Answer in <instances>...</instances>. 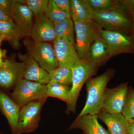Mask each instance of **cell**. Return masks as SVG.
<instances>
[{
    "label": "cell",
    "mask_w": 134,
    "mask_h": 134,
    "mask_svg": "<svg viewBox=\"0 0 134 134\" xmlns=\"http://www.w3.org/2000/svg\"><path fill=\"white\" fill-rule=\"evenodd\" d=\"M111 57L108 45L100 34L91 46L88 61L98 68L105 65Z\"/></svg>",
    "instance_id": "16"
},
{
    "label": "cell",
    "mask_w": 134,
    "mask_h": 134,
    "mask_svg": "<svg viewBox=\"0 0 134 134\" xmlns=\"http://www.w3.org/2000/svg\"><path fill=\"white\" fill-rule=\"evenodd\" d=\"M0 134H3L2 133H0Z\"/></svg>",
    "instance_id": "35"
},
{
    "label": "cell",
    "mask_w": 134,
    "mask_h": 134,
    "mask_svg": "<svg viewBox=\"0 0 134 134\" xmlns=\"http://www.w3.org/2000/svg\"><path fill=\"white\" fill-rule=\"evenodd\" d=\"M82 134H85L84 133H83Z\"/></svg>",
    "instance_id": "37"
},
{
    "label": "cell",
    "mask_w": 134,
    "mask_h": 134,
    "mask_svg": "<svg viewBox=\"0 0 134 134\" xmlns=\"http://www.w3.org/2000/svg\"><path fill=\"white\" fill-rule=\"evenodd\" d=\"M30 37L35 41L49 42L56 38L54 24L44 14L35 17Z\"/></svg>",
    "instance_id": "14"
},
{
    "label": "cell",
    "mask_w": 134,
    "mask_h": 134,
    "mask_svg": "<svg viewBox=\"0 0 134 134\" xmlns=\"http://www.w3.org/2000/svg\"><path fill=\"white\" fill-rule=\"evenodd\" d=\"M46 99L32 101L21 107L17 125L18 134L31 133L37 128Z\"/></svg>",
    "instance_id": "7"
},
{
    "label": "cell",
    "mask_w": 134,
    "mask_h": 134,
    "mask_svg": "<svg viewBox=\"0 0 134 134\" xmlns=\"http://www.w3.org/2000/svg\"><path fill=\"white\" fill-rule=\"evenodd\" d=\"M0 35L3 36L14 49L20 47V38L11 19L0 21Z\"/></svg>",
    "instance_id": "20"
},
{
    "label": "cell",
    "mask_w": 134,
    "mask_h": 134,
    "mask_svg": "<svg viewBox=\"0 0 134 134\" xmlns=\"http://www.w3.org/2000/svg\"><path fill=\"white\" fill-rule=\"evenodd\" d=\"M75 47L80 59L88 61L91 46L100 35L101 28L93 20L74 22Z\"/></svg>",
    "instance_id": "4"
},
{
    "label": "cell",
    "mask_w": 134,
    "mask_h": 134,
    "mask_svg": "<svg viewBox=\"0 0 134 134\" xmlns=\"http://www.w3.org/2000/svg\"><path fill=\"white\" fill-rule=\"evenodd\" d=\"M9 19H11V18L0 8V21Z\"/></svg>",
    "instance_id": "30"
},
{
    "label": "cell",
    "mask_w": 134,
    "mask_h": 134,
    "mask_svg": "<svg viewBox=\"0 0 134 134\" xmlns=\"http://www.w3.org/2000/svg\"><path fill=\"white\" fill-rule=\"evenodd\" d=\"M97 115H87L76 118L70 129L81 130L85 134H110L99 123Z\"/></svg>",
    "instance_id": "18"
},
{
    "label": "cell",
    "mask_w": 134,
    "mask_h": 134,
    "mask_svg": "<svg viewBox=\"0 0 134 134\" xmlns=\"http://www.w3.org/2000/svg\"><path fill=\"white\" fill-rule=\"evenodd\" d=\"M70 16L74 22L92 21L94 10L88 0H70Z\"/></svg>",
    "instance_id": "19"
},
{
    "label": "cell",
    "mask_w": 134,
    "mask_h": 134,
    "mask_svg": "<svg viewBox=\"0 0 134 134\" xmlns=\"http://www.w3.org/2000/svg\"><path fill=\"white\" fill-rule=\"evenodd\" d=\"M47 85L23 78L17 83L10 93L15 102L21 107L28 103L47 99Z\"/></svg>",
    "instance_id": "6"
},
{
    "label": "cell",
    "mask_w": 134,
    "mask_h": 134,
    "mask_svg": "<svg viewBox=\"0 0 134 134\" xmlns=\"http://www.w3.org/2000/svg\"><path fill=\"white\" fill-rule=\"evenodd\" d=\"M14 9L11 19L20 39L30 37L34 24L33 16L25 1L14 0Z\"/></svg>",
    "instance_id": "9"
},
{
    "label": "cell",
    "mask_w": 134,
    "mask_h": 134,
    "mask_svg": "<svg viewBox=\"0 0 134 134\" xmlns=\"http://www.w3.org/2000/svg\"><path fill=\"white\" fill-rule=\"evenodd\" d=\"M53 42L58 66L72 68L80 61L75 46L67 38H57Z\"/></svg>",
    "instance_id": "12"
},
{
    "label": "cell",
    "mask_w": 134,
    "mask_h": 134,
    "mask_svg": "<svg viewBox=\"0 0 134 134\" xmlns=\"http://www.w3.org/2000/svg\"><path fill=\"white\" fill-rule=\"evenodd\" d=\"M19 58L25 64L24 79L44 85H47L50 82L48 72L41 68L29 54H20Z\"/></svg>",
    "instance_id": "15"
},
{
    "label": "cell",
    "mask_w": 134,
    "mask_h": 134,
    "mask_svg": "<svg viewBox=\"0 0 134 134\" xmlns=\"http://www.w3.org/2000/svg\"><path fill=\"white\" fill-rule=\"evenodd\" d=\"M44 15L54 24L65 20L68 17L55 4L53 0H49L48 7Z\"/></svg>",
    "instance_id": "24"
},
{
    "label": "cell",
    "mask_w": 134,
    "mask_h": 134,
    "mask_svg": "<svg viewBox=\"0 0 134 134\" xmlns=\"http://www.w3.org/2000/svg\"><path fill=\"white\" fill-rule=\"evenodd\" d=\"M21 108L9 92L0 87V111L7 119L12 134H18L17 125Z\"/></svg>",
    "instance_id": "13"
},
{
    "label": "cell",
    "mask_w": 134,
    "mask_h": 134,
    "mask_svg": "<svg viewBox=\"0 0 134 134\" xmlns=\"http://www.w3.org/2000/svg\"><path fill=\"white\" fill-rule=\"evenodd\" d=\"M55 4L68 17H70V1L69 0H53Z\"/></svg>",
    "instance_id": "29"
},
{
    "label": "cell",
    "mask_w": 134,
    "mask_h": 134,
    "mask_svg": "<svg viewBox=\"0 0 134 134\" xmlns=\"http://www.w3.org/2000/svg\"><path fill=\"white\" fill-rule=\"evenodd\" d=\"M127 133L130 134H134V122H129Z\"/></svg>",
    "instance_id": "32"
},
{
    "label": "cell",
    "mask_w": 134,
    "mask_h": 134,
    "mask_svg": "<svg viewBox=\"0 0 134 134\" xmlns=\"http://www.w3.org/2000/svg\"><path fill=\"white\" fill-rule=\"evenodd\" d=\"M129 11L132 23V34L134 36V9L127 7Z\"/></svg>",
    "instance_id": "31"
},
{
    "label": "cell",
    "mask_w": 134,
    "mask_h": 134,
    "mask_svg": "<svg viewBox=\"0 0 134 134\" xmlns=\"http://www.w3.org/2000/svg\"><path fill=\"white\" fill-rule=\"evenodd\" d=\"M89 4L95 11L106 10L117 4L118 1L112 0H88Z\"/></svg>",
    "instance_id": "27"
},
{
    "label": "cell",
    "mask_w": 134,
    "mask_h": 134,
    "mask_svg": "<svg viewBox=\"0 0 134 134\" xmlns=\"http://www.w3.org/2000/svg\"><path fill=\"white\" fill-rule=\"evenodd\" d=\"M49 0H25L26 5L35 17L44 14Z\"/></svg>",
    "instance_id": "26"
},
{
    "label": "cell",
    "mask_w": 134,
    "mask_h": 134,
    "mask_svg": "<svg viewBox=\"0 0 134 134\" xmlns=\"http://www.w3.org/2000/svg\"><path fill=\"white\" fill-rule=\"evenodd\" d=\"M50 81L58 83L65 85H71L72 70L66 67L58 66L48 72Z\"/></svg>",
    "instance_id": "23"
},
{
    "label": "cell",
    "mask_w": 134,
    "mask_h": 134,
    "mask_svg": "<svg viewBox=\"0 0 134 134\" xmlns=\"http://www.w3.org/2000/svg\"><path fill=\"white\" fill-rule=\"evenodd\" d=\"M129 122H134V89L129 88L126 100L121 113Z\"/></svg>",
    "instance_id": "25"
},
{
    "label": "cell",
    "mask_w": 134,
    "mask_h": 134,
    "mask_svg": "<svg viewBox=\"0 0 134 134\" xmlns=\"http://www.w3.org/2000/svg\"><path fill=\"white\" fill-rule=\"evenodd\" d=\"M25 68L24 62L5 60L4 64L0 66V87L8 92L13 90L23 78Z\"/></svg>",
    "instance_id": "11"
},
{
    "label": "cell",
    "mask_w": 134,
    "mask_h": 134,
    "mask_svg": "<svg viewBox=\"0 0 134 134\" xmlns=\"http://www.w3.org/2000/svg\"><path fill=\"white\" fill-rule=\"evenodd\" d=\"M128 85L127 82L122 83L115 88H107L103 96L101 110L108 113H121L128 92Z\"/></svg>",
    "instance_id": "10"
},
{
    "label": "cell",
    "mask_w": 134,
    "mask_h": 134,
    "mask_svg": "<svg viewBox=\"0 0 134 134\" xmlns=\"http://www.w3.org/2000/svg\"><path fill=\"white\" fill-rule=\"evenodd\" d=\"M46 96L55 98L66 103H69L70 98V88L68 85L50 81L47 85Z\"/></svg>",
    "instance_id": "21"
},
{
    "label": "cell",
    "mask_w": 134,
    "mask_h": 134,
    "mask_svg": "<svg viewBox=\"0 0 134 134\" xmlns=\"http://www.w3.org/2000/svg\"><path fill=\"white\" fill-rule=\"evenodd\" d=\"M98 67L91 65L87 61L80 60L72 70V87L70 88V98L67 104L66 113H75L76 110L78 96L85 83L96 74Z\"/></svg>",
    "instance_id": "3"
},
{
    "label": "cell",
    "mask_w": 134,
    "mask_h": 134,
    "mask_svg": "<svg viewBox=\"0 0 134 134\" xmlns=\"http://www.w3.org/2000/svg\"><path fill=\"white\" fill-rule=\"evenodd\" d=\"M126 134H130L128 133H127Z\"/></svg>",
    "instance_id": "36"
},
{
    "label": "cell",
    "mask_w": 134,
    "mask_h": 134,
    "mask_svg": "<svg viewBox=\"0 0 134 134\" xmlns=\"http://www.w3.org/2000/svg\"><path fill=\"white\" fill-rule=\"evenodd\" d=\"M54 26L56 38H65L75 45L74 24L71 18L55 24Z\"/></svg>",
    "instance_id": "22"
},
{
    "label": "cell",
    "mask_w": 134,
    "mask_h": 134,
    "mask_svg": "<svg viewBox=\"0 0 134 134\" xmlns=\"http://www.w3.org/2000/svg\"><path fill=\"white\" fill-rule=\"evenodd\" d=\"M98 119L108 128L110 134H126L129 122L121 113L110 114L101 110Z\"/></svg>",
    "instance_id": "17"
},
{
    "label": "cell",
    "mask_w": 134,
    "mask_h": 134,
    "mask_svg": "<svg viewBox=\"0 0 134 134\" xmlns=\"http://www.w3.org/2000/svg\"><path fill=\"white\" fill-rule=\"evenodd\" d=\"M93 20L101 29L133 34L132 19L124 1H118L106 10H94Z\"/></svg>",
    "instance_id": "1"
},
{
    "label": "cell",
    "mask_w": 134,
    "mask_h": 134,
    "mask_svg": "<svg viewBox=\"0 0 134 134\" xmlns=\"http://www.w3.org/2000/svg\"><path fill=\"white\" fill-rule=\"evenodd\" d=\"M14 0H0V8L11 18L14 9Z\"/></svg>",
    "instance_id": "28"
},
{
    "label": "cell",
    "mask_w": 134,
    "mask_h": 134,
    "mask_svg": "<svg viewBox=\"0 0 134 134\" xmlns=\"http://www.w3.org/2000/svg\"><path fill=\"white\" fill-rule=\"evenodd\" d=\"M100 34L107 43L111 57L124 53H134L133 34L100 29Z\"/></svg>",
    "instance_id": "8"
},
{
    "label": "cell",
    "mask_w": 134,
    "mask_h": 134,
    "mask_svg": "<svg viewBox=\"0 0 134 134\" xmlns=\"http://www.w3.org/2000/svg\"><path fill=\"white\" fill-rule=\"evenodd\" d=\"M23 43L28 54L43 69L48 72L58 67L53 47L50 43L35 41L31 37L25 38Z\"/></svg>",
    "instance_id": "5"
},
{
    "label": "cell",
    "mask_w": 134,
    "mask_h": 134,
    "mask_svg": "<svg viewBox=\"0 0 134 134\" xmlns=\"http://www.w3.org/2000/svg\"><path fill=\"white\" fill-rule=\"evenodd\" d=\"M5 40V38L3 36H2V35H0V46H1V43H2L3 41Z\"/></svg>",
    "instance_id": "34"
},
{
    "label": "cell",
    "mask_w": 134,
    "mask_h": 134,
    "mask_svg": "<svg viewBox=\"0 0 134 134\" xmlns=\"http://www.w3.org/2000/svg\"><path fill=\"white\" fill-rule=\"evenodd\" d=\"M6 51L0 48V66H2L5 63V60H3V58L5 56Z\"/></svg>",
    "instance_id": "33"
},
{
    "label": "cell",
    "mask_w": 134,
    "mask_h": 134,
    "mask_svg": "<svg viewBox=\"0 0 134 134\" xmlns=\"http://www.w3.org/2000/svg\"><path fill=\"white\" fill-rule=\"evenodd\" d=\"M114 74V70L110 69L103 74L87 80L86 82L87 92L86 103L77 118L87 115H98L102 109L103 96L107 85Z\"/></svg>",
    "instance_id": "2"
}]
</instances>
